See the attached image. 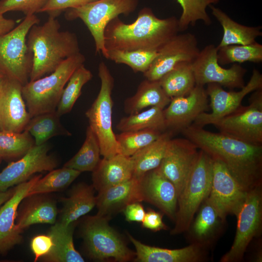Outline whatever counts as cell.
Returning <instances> with one entry per match:
<instances>
[{"mask_svg": "<svg viewBox=\"0 0 262 262\" xmlns=\"http://www.w3.org/2000/svg\"><path fill=\"white\" fill-rule=\"evenodd\" d=\"M199 149L188 139H170L164 156L158 167L175 186L178 196L181 193L196 163Z\"/></svg>", "mask_w": 262, "mask_h": 262, "instance_id": "cell-16", "label": "cell"}, {"mask_svg": "<svg viewBox=\"0 0 262 262\" xmlns=\"http://www.w3.org/2000/svg\"><path fill=\"white\" fill-rule=\"evenodd\" d=\"M142 225L143 228L153 231L167 229V227L163 221V214L151 209L146 212Z\"/></svg>", "mask_w": 262, "mask_h": 262, "instance_id": "cell-46", "label": "cell"}, {"mask_svg": "<svg viewBox=\"0 0 262 262\" xmlns=\"http://www.w3.org/2000/svg\"><path fill=\"white\" fill-rule=\"evenodd\" d=\"M101 86L97 97L85 112L89 125L99 142L100 154L110 158L119 153V148L112 127V98L114 79L105 63L98 66Z\"/></svg>", "mask_w": 262, "mask_h": 262, "instance_id": "cell-7", "label": "cell"}, {"mask_svg": "<svg viewBox=\"0 0 262 262\" xmlns=\"http://www.w3.org/2000/svg\"><path fill=\"white\" fill-rule=\"evenodd\" d=\"M74 223L64 225L59 222L51 227L48 234L53 245L43 259L49 262H83L84 259L75 249L73 243Z\"/></svg>", "mask_w": 262, "mask_h": 262, "instance_id": "cell-26", "label": "cell"}, {"mask_svg": "<svg viewBox=\"0 0 262 262\" xmlns=\"http://www.w3.org/2000/svg\"><path fill=\"white\" fill-rule=\"evenodd\" d=\"M121 132L154 129L162 132L166 131L163 109L151 107L145 111L122 117L116 125Z\"/></svg>", "mask_w": 262, "mask_h": 262, "instance_id": "cell-34", "label": "cell"}, {"mask_svg": "<svg viewBox=\"0 0 262 262\" xmlns=\"http://www.w3.org/2000/svg\"><path fill=\"white\" fill-rule=\"evenodd\" d=\"M16 25L15 20L8 19L0 15V35L6 33L13 29Z\"/></svg>", "mask_w": 262, "mask_h": 262, "instance_id": "cell-48", "label": "cell"}, {"mask_svg": "<svg viewBox=\"0 0 262 262\" xmlns=\"http://www.w3.org/2000/svg\"><path fill=\"white\" fill-rule=\"evenodd\" d=\"M22 85L6 76L0 88V131H23L31 117L22 94Z\"/></svg>", "mask_w": 262, "mask_h": 262, "instance_id": "cell-19", "label": "cell"}, {"mask_svg": "<svg viewBox=\"0 0 262 262\" xmlns=\"http://www.w3.org/2000/svg\"><path fill=\"white\" fill-rule=\"evenodd\" d=\"M127 235L134 246L136 261L139 262H200L207 257V248L195 244L171 249L145 245L131 235Z\"/></svg>", "mask_w": 262, "mask_h": 262, "instance_id": "cell-22", "label": "cell"}, {"mask_svg": "<svg viewBox=\"0 0 262 262\" xmlns=\"http://www.w3.org/2000/svg\"><path fill=\"white\" fill-rule=\"evenodd\" d=\"M41 177L36 175L15 187L11 197L0 207V253L4 254L22 241L16 227L17 209L33 185Z\"/></svg>", "mask_w": 262, "mask_h": 262, "instance_id": "cell-21", "label": "cell"}, {"mask_svg": "<svg viewBox=\"0 0 262 262\" xmlns=\"http://www.w3.org/2000/svg\"><path fill=\"white\" fill-rule=\"evenodd\" d=\"M53 245L52 239L49 234L34 237L31 241L30 247L34 255V262L49 253Z\"/></svg>", "mask_w": 262, "mask_h": 262, "instance_id": "cell-45", "label": "cell"}, {"mask_svg": "<svg viewBox=\"0 0 262 262\" xmlns=\"http://www.w3.org/2000/svg\"><path fill=\"white\" fill-rule=\"evenodd\" d=\"M48 0H1L0 15L9 11H20L25 16L38 13Z\"/></svg>", "mask_w": 262, "mask_h": 262, "instance_id": "cell-43", "label": "cell"}, {"mask_svg": "<svg viewBox=\"0 0 262 262\" xmlns=\"http://www.w3.org/2000/svg\"><path fill=\"white\" fill-rule=\"evenodd\" d=\"M196 85L204 86L217 83L232 89L245 85L246 70L240 65L233 64L229 68L222 67L218 62L217 49L213 44L205 46L192 63Z\"/></svg>", "mask_w": 262, "mask_h": 262, "instance_id": "cell-12", "label": "cell"}, {"mask_svg": "<svg viewBox=\"0 0 262 262\" xmlns=\"http://www.w3.org/2000/svg\"><path fill=\"white\" fill-rule=\"evenodd\" d=\"M212 176L213 159L199 149L196 163L178 197L175 226L171 234L187 230L199 207L209 196Z\"/></svg>", "mask_w": 262, "mask_h": 262, "instance_id": "cell-5", "label": "cell"}, {"mask_svg": "<svg viewBox=\"0 0 262 262\" xmlns=\"http://www.w3.org/2000/svg\"><path fill=\"white\" fill-rule=\"evenodd\" d=\"M170 100L159 81L146 79L139 84L135 94L125 100L124 109L128 115L137 113L149 107L164 109Z\"/></svg>", "mask_w": 262, "mask_h": 262, "instance_id": "cell-29", "label": "cell"}, {"mask_svg": "<svg viewBox=\"0 0 262 262\" xmlns=\"http://www.w3.org/2000/svg\"><path fill=\"white\" fill-rule=\"evenodd\" d=\"M178 19H161L148 7L142 9L136 20L126 24L118 16L112 20L104 32L107 50L158 51L179 32Z\"/></svg>", "mask_w": 262, "mask_h": 262, "instance_id": "cell-2", "label": "cell"}, {"mask_svg": "<svg viewBox=\"0 0 262 262\" xmlns=\"http://www.w3.org/2000/svg\"><path fill=\"white\" fill-rule=\"evenodd\" d=\"M199 52L198 42L194 34H177L157 51L156 57L143 73L144 76L150 81H159L178 64L192 63Z\"/></svg>", "mask_w": 262, "mask_h": 262, "instance_id": "cell-14", "label": "cell"}, {"mask_svg": "<svg viewBox=\"0 0 262 262\" xmlns=\"http://www.w3.org/2000/svg\"><path fill=\"white\" fill-rule=\"evenodd\" d=\"M249 103L212 125L220 132L251 144L262 145V88L253 91Z\"/></svg>", "mask_w": 262, "mask_h": 262, "instance_id": "cell-10", "label": "cell"}, {"mask_svg": "<svg viewBox=\"0 0 262 262\" xmlns=\"http://www.w3.org/2000/svg\"><path fill=\"white\" fill-rule=\"evenodd\" d=\"M81 173L78 170L64 166L54 169L36 181L30 189L26 198L61 190L69 186Z\"/></svg>", "mask_w": 262, "mask_h": 262, "instance_id": "cell-36", "label": "cell"}, {"mask_svg": "<svg viewBox=\"0 0 262 262\" xmlns=\"http://www.w3.org/2000/svg\"><path fill=\"white\" fill-rule=\"evenodd\" d=\"M125 219L128 222H142L146 212L139 202H134L127 205L122 211Z\"/></svg>", "mask_w": 262, "mask_h": 262, "instance_id": "cell-47", "label": "cell"}, {"mask_svg": "<svg viewBox=\"0 0 262 262\" xmlns=\"http://www.w3.org/2000/svg\"><path fill=\"white\" fill-rule=\"evenodd\" d=\"M5 77V75L0 71V88Z\"/></svg>", "mask_w": 262, "mask_h": 262, "instance_id": "cell-50", "label": "cell"}, {"mask_svg": "<svg viewBox=\"0 0 262 262\" xmlns=\"http://www.w3.org/2000/svg\"><path fill=\"white\" fill-rule=\"evenodd\" d=\"M247 193L221 162L213 159L212 181L208 198L223 219L226 220L229 214L236 216Z\"/></svg>", "mask_w": 262, "mask_h": 262, "instance_id": "cell-15", "label": "cell"}, {"mask_svg": "<svg viewBox=\"0 0 262 262\" xmlns=\"http://www.w3.org/2000/svg\"><path fill=\"white\" fill-rule=\"evenodd\" d=\"M163 132L154 129L121 132L115 134L119 153L131 157L156 140Z\"/></svg>", "mask_w": 262, "mask_h": 262, "instance_id": "cell-41", "label": "cell"}, {"mask_svg": "<svg viewBox=\"0 0 262 262\" xmlns=\"http://www.w3.org/2000/svg\"><path fill=\"white\" fill-rule=\"evenodd\" d=\"M182 9L178 19L180 32L184 31L189 25L195 26L196 21L202 20L205 25H210L212 20L206 9L211 5L217 3L219 0H177Z\"/></svg>", "mask_w": 262, "mask_h": 262, "instance_id": "cell-40", "label": "cell"}, {"mask_svg": "<svg viewBox=\"0 0 262 262\" xmlns=\"http://www.w3.org/2000/svg\"><path fill=\"white\" fill-rule=\"evenodd\" d=\"M173 133L168 130L163 132L156 140L130 157L133 166L132 177L139 180L159 166Z\"/></svg>", "mask_w": 262, "mask_h": 262, "instance_id": "cell-30", "label": "cell"}, {"mask_svg": "<svg viewBox=\"0 0 262 262\" xmlns=\"http://www.w3.org/2000/svg\"><path fill=\"white\" fill-rule=\"evenodd\" d=\"M157 55V51L147 50H110L107 51L106 59L117 64L130 67L134 72L145 73Z\"/></svg>", "mask_w": 262, "mask_h": 262, "instance_id": "cell-42", "label": "cell"}, {"mask_svg": "<svg viewBox=\"0 0 262 262\" xmlns=\"http://www.w3.org/2000/svg\"><path fill=\"white\" fill-rule=\"evenodd\" d=\"M39 22L35 14L27 16L17 26L0 35V71L23 86L30 81L33 63L27 35L31 27Z\"/></svg>", "mask_w": 262, "mask_h": 262, "instance_id": "cell-6", "label": "cell"}, {"mask_svg": "<svg viewBox=\"0 0 262 262\" xmlns=\"http://www.w3.org/2000/svg\"><path fill=\"white\" fill-rule=\"evenodd\" d=\"M49 149L47 143L35 145L21 159L10 163L0 172V192L26 181L36 173L55 169L57 162L48 154Z\"/></svg>", "mask_w": 262, "mask_h": 262, "instance_id": "cell-17", "label": "cell"}, {"mask_svg": "<svg viewBox=\"0 0 262 262\" xmlns=\"http://www.w3.org/2000/svg\"><path fill=\"white\" fill-rule=\"evenodd\" d=\"M236 216L237 223L234 240L229 251L221 258V262L241 261L252 240L260 235L262 227V185L247 192Z\"/></svg>", "mask_w": 262, "mask_h": 262, "instance_id": "cell-11", "label": "cell"}, {"mask_svg": "<svg viewBox=\"0 0 262 262\" xmlns=\"http://www.w3.org/2000/svg\"><path fill=\"white\" fill-rule=\"evenodd\" d=\"M93 77L92 72L84 64L72 74L65 87L56 112L60 117L69 113L80 96L83 86Z\"/></svg>", "mask_w": 262, "mask_h": 262, "instance_id": "cell-37", "label": "cell"}, {"mask_svg": "<svg viewBox=\"0 0 262 262\" xmlns=\"http://www.w3.org/2000/svg\"><path fill=\"white\" fill-rule=\"evenodd\" d=\"M35 145L34 140L26 130L20 132L0 131V156L2 159L22 157Z\"/></svg>", "mask_w": 262, "mask_h": 262, "instance_id": "cell-38", "label": "cell"}, {"mask_svg": "<svg viewBox=\"0 0 262 262\" xmlns=\"http://www.w3.org/2000/svg\"><path fill=\"white\" fill-rule=\"evenodd\" d=\"M97 0H48L39 13L46 12L56 17L61 12L82 6Z\"/></svg>", "mask_w": 262, "mask_h": 262, "instance_id": "cell-44", "label": "cell"}, {"mask_svg": "<svg viewBox=\"0 0 262 262\" xmlns=\"http://www.w3.org/2000/svg\"><path fill=\"white\" fill-rule=\"evenodd\" d=\"M181 132L199 149L221 162L246 191L262 185V145L251 144L193 124Z\"/></svg>", "mask_w": 262, "mask_h": 262, "instance_id": "cell-1", "label": "cell"}, {"mask_svg": "<svg viewBox=\"0 0 262 262\" xmlns=\"http://www.w3.org/2000/svg\"><path fill=\"white\" fill-rule=\"evenodd\" d=\"M217 59L220 65L262 61V45L256 42L246 45H229L217 49Z\"/></svg>", "mask_w": 262, "mask_h": 262, "instance_id": "cell-39", "label": "cell"}, {"mask_svg": "<svg viewBox=\"0 0 262 262\" xmlns=\"http://www.w3.org/2000/svg\"><path fill=\"white\" fill-rule=\"evenodd\" d=\"M85 61V56L79 52L64 60L51 73L22 86V96L31 118L56 111L66 84Z\"/></svg>", "mask_w": 262, "mask_h": 262, "instance_id": "cell-4", "label": "cell"}, {"mask_svg": "<svg viewBox=\"0 0 262 262\" xmlns=\"http://www.w3.org/2000/svg\"><path fill=\"white\" fill-rule=\"evenodd\" d=\"M187 230L191 244L209 248L221 233L226 220L219 214L208 197L201 204Z\"/></svg>", "mask_w": 262, "mask_h": 262, "instance_id": "cell-23", "label": "cell"}, {"mask_svg": "<svg viewBox=\"0 0 262 262\" xmlns=\"http://www.w3.org/2000/svg\"><path fill=\"white\" fill-rule=\"evenodd\" d=\"M109 218L96 214L88 217L84 222L82 235L89 255L99 261L131 260L135 257V252L127 246L119 234L110 226Z\"/></svg>", "mask_w": 262, "mask_h": 262, "instance_id": "cell-8", "label": "cell"}, {"mask_svg": "<svg viewBox=\"0 0 262 262\" xmlns=\"http://www.w3.org/2000/svg\"><path fill=\"white\" fill-rule=\"evenodd\" d=\"M100 148L95 134L88 126L85 140L78 152L64 165V167L78 170L81 173L93 172L99 162Z\"/></svg>", "mask_w": 262, "mask_h": 262, "instance_id": "cell-35", "label": "cell"}, {"mask_svg": "<svg viewBox=\"0 0 262 262\" xmlns=\"http://www.w3.org/2000/svg\"><path fill=\"white\" fill-rule=\"evenodd\" d=\"M139 191L141 201L154 205L175 221L177 192L174 184L158 168L148 171L139 179Z\"/></svg>", "mask_w": 262, "mask_h": 262, "instance_id": "cell-20", "label": "cell"}, {"mask_svg": "<svg viewBox=\"0 0 262 262\" xmlns=\"http://www.w3.org/2000/svg\"><path fill=\"white\" fill-rule=\"evenodd\" d=\"M97 215L110 216L123 211L129 204L141 202L139 191V180L133 177L119 184L98 192L96 196Z\"/></svg>", "mask_w": 262, "mask_h": 262, "instance_id": "cell-24", "label": "cell"}, {"mask_svg": "<svg viewBox=\"0 0 262 262\" xmlns=\"http://www.w3.org/2000/svg\"><path fill=\"white\" fill-rule=\"evenodd\" d=\"M14 191L15 188L8 189L5 191L0 192V207L11 197Z\"/></svg>", "mask_w": 262, "mask_h": 262, "instance_id": "cell-49", "label": "cell"}, {"mask_svg": "<svg viewBox=\"0 0 262 262\" xmlns=\"http://www.w3.org/2000/svg\"><path fill=\"white\" fill-rule=\"evenodd\" d=\"M139 0H97L85 5L67 10V20L79 18L85 24L95 42L96 53L107 57L104 32L107 24L120 15L128 16L136 9Z\"/></svg>", "mask_w": 262, "mask_h": 262, "instance_id": "cell-9", "label": "cell"}, {"mask_svg": "<svg viewBox=\"0 0 262 262\" xmlns=\"http://www.w3.org/2000/svg\"><path fill=\"white\" fill-rule=\"evenodd\" d=\"M212 15L223 28L222 38L216 47L217 49L234 45H246L256 42V39L262 35L261 26L249 27L235 22L224 12L213 5L209 6Z\"/></svg>", "mask_w": 262, "mask_h": 262, "instance_id": "cell-27", "label": "cell"}, {"mask_svg": "<svg viewBox=\"0 0 262 262\" xmlns=\"http://www.w3.org/2000/svg\"><path fill=\"white\" fill-rule=\"evenodd\" d=\"M60 118L56 111L35 115L31 118L24 130L34 137L36 146L47 143L54 136H70L71 134L61 124Z\"/></svg>", "mask_w": 262, "mask_h": 262, "instance_id": "cell-33", "label": "cell"}, {"mask_svg": "<svg viewBox=\"0 0 262 262\" xmlns=\"http://www.w3.org/2000/svg\"><path fill=\"white\" fill-rule=\"evenodd\" d=\"M38 24L31 27L27 37V46L33 55L30 81L51 73L64 60L80 52L76 34L60 31L56 17L49 16L44 23Z\"/></svg>", "mask_w": 262, "mask_h": 262, "instance_id": "cell-3", "label": "cell"}, {"mask_svg": "<svg viewBox=\"0 0 262 262\" xmlns=\"http://www.w3.org/2000/svg\"><path fill=\"white\" fill-rule=\"evenodd\" d=\"M262 88V74L254 68L248 82L238 91H227L217 83H209L206 89L210 99L212 112L201 114L192 124L203 128L232 113L241 105L243 98L249 93Z\"/></svg>", "mask_w": 262, "mask_h": 262, "instance_id": "cell-13", "label": "cell"}, {"mask_svg": "<svg viewBox=\"0 0 262 262\" xmlns=\"http://www.w3.org/2000/svg\"><path fill=\"white\" fill-rule=\"evenodd\" d=\"M57 214L56 204L49 198L36 197L32 199L17 213L16 224L22 231L36 224H54Z\"/></svg>", "mask_w": 262, "mask_h": 262, "instance_id": "cell-31", "label": "cell"}, {"mask_svg": "<svg viewBox=\"0 0 262 262\" xmlns=\"http://www.w3.org/2000/svg\"><path fill=\"white\" fill-rule=\"evenodd\" d=\"M208 96L204 86L196 85L186 96L174 97L163 115L166 130L181 131L202 113L209 110Z\"/></svg>", "mask_w": 262, "mask_h": 262, "instance_id": "cell-18", "label": "cell"}, {"mask_svg": "<svg viewBox=\"0 0 262 262\" xmlns=\"http://www.w3.org/2000/svg\"><path fill=\"white\" fill-rule=\"evenodd\" d=\"M1 160H2V158H1V157L0 156V161H1Z\"/></svg>", "mask_w": 262, "mask_h": 262, "instance_id": "cell-51", "label": "cell"}, {"mask_svg": "<svg viewBox=\"0 0 262 262\" xmlns=\"http://www.w3.org/2000/svg\"><path fill=\"white\" fill-rule=\"evenodd\" d=\"M92 172V185L99 192L132 178V161L130 157L119 153L100 160Z\"/></svg>", "mask_w": 262, "mask_h": 262, "instance_id": "cell-25", "label": "cell"}, {"mask_svg": "<svg viewBox=\"0 0 262 262\" xmlns=\"http://www.w3.org/2000/svg\"><path fill=\"white\" fill-rule=\"evenodd\" d=\"M159 81L171 98L186 96L196 86L192 63L183 62L178 64Z\"/></svg>", "mask_w": 262, "mask_h": 262, "instance_id": "cell-32", "label": "cell"}, {"mask_svg": "<svg viewBox=\"0 0 262 262\" xmlns=\"http://www.w3.org/2000/svg\"><path fill=\"white\" fill-rule=\"evenodd\" d=\"M94 190L92 185L84 183L74 187L69 196L62 199L63 207L59 222L67 226L89 213L96 206Z\"/></svg>", "mask_w": 262, "mask_h": 262, "instance_id": "cell-28", "label": "cell"}]
</instances>
